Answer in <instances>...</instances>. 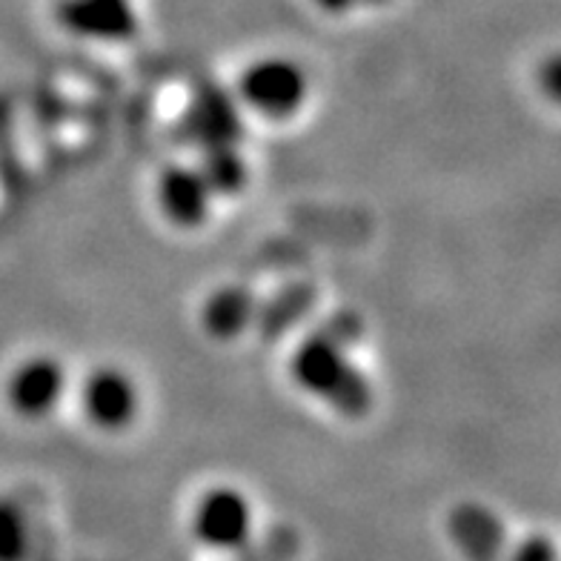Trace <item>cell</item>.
Returning a JSON list of instances; mask_svg holds the SVG:
<instances>
[{
	"label": "cell",
	"instance_id": "obj_14",
	"mask_svg": "<svg viewBox=\"0 0 561 561\" xmlns=\"http://www.w3.org/2000/svg\"><path fill=\"white\" fill-rule=\"evenodd\" d=\"M559 553H556V541L545 533H533L527 536L522 545L507 556V561H556Z\"/></svg>",
	"mask_w": 561,
	"mask_h": 561
},
{
	"label": "cell",
	"instance_id": "obj_5",
	"mask_svg": "<svg viewBox=\"0 0 561 561\" xmlns=\"http://www.w3.org/2000/svg\"><path fill=\"white\" fill-rule=\"evenodd\" d=\"M193 539L207 550H238L244 547L255 527L250 495L244 490L215 484L204 490L193 510Z\"/></svg>",
	"mask_w": 561,
	"mask_h": 561
},
{
	"label": "cell",
	"instance_id": "obj_11",
	"mask_svg": "<svg viewBox=\"0 0 561 561\" xmlns=\"http://www.w3.org/2000/svg\"><path fill=\"white\" fill-rule=\"evenodd\" d=\"M318 304V289L312 284H287L280 287L273 298L259 301V312H255V324L252 330H259L266 339H280L284 333H289L293 327H298V321L310 316Z\"/></svg>",
	"mask_w": 561,
	"mask_h": 561
},
{
	"label": "cell",
	"instance_id": "obj_2",
	"mask_svg": "<svg viewBox=\"0 0 561 561\" xmlns=\"http://www.w3.org/2000/svg\"><path fill=\"white\" fill-rule=\"evenodd\" d=\"M238 104L266 121H289L310 101V78L298 60L264 55L238 75Z\"/></svg>",
	"mask_w": 561,
	"mask_h": 561
},
{
	"label": "cell",
	"instance_id": "obj_1",
	"mask_svg": "<svg viewBox=\"0 0 561 561\" xmlns=\"http://www.w3.org/2000/svg\"><path fill=\"white\" fill-rule=\"evenodd\" d=\"M364 324L353 312H339L316 333L301 339L289 355V378L310 399L350 421L367 419L376 396L362 367L350 358V350L362 339Z\"/></svg>",
	"mask_w": 561,
	"mask_h": 561
},
{
	"label": "cell",
	"instance_id": "obj_15",
	"mask_svg": "<svg viewBox=\"0 0 561 561\" xmlns=\"http://www.w3.org/2000/svg\"><path fill=\"white\" fill-rule=\"evenodd\" d=\"M321 12H327V15H344V12H350V9L355 7V0H312Z\"/></svg>",
	"mask_w": 561,
	"mask_h": 561
},
{
	"label": "cell",
	"instance_id": "obj_4",
	"mask_svg": "<svg viewBox=\"0 0 561 561\" xmlns=\"http://www.w3.org/2000/svg\"><path fill=\"white\" fill-rule=\"evenodd\" d=\"M69 392V373L60 358L49 353L26 355L9 369L3 381V401L18 419L44 421L64 404Z\"/></svg>",
	"mask_w": 561,
	"mask_h": 561
},
{
	"label": "cell",
	"instance_id": "obj_3",
	"mask_svg": "<svg viewBox=\"0 0 561 561\" xmlns=\"http://www.w3.org/2000/svg\"><path fill=\"white\" fill-rule=\"evenodd\" d=\"M78 404L89 427L106 436H118L138 421L144 399L133 373L115 364H101L83 376Z\"/></svg>",
	"mask_w": 561,
	"mask_h": 561
},
{
	"label": "cell",
	"instance_id": "obj_12",
	"mask_svg": "<svg viewBox=\"0 0 561 561\" xmlns=\"http://www.w3.org/2000/svg\"><path fill=\"white\" fill-rule=\"evenodd\" d=\"M198 152V170L207 178L215 198H232V195L244 193L247 181H250V167L241 152V144H209V147H201Z\"/></svg>",
	"mask_w": 561,
	"mask_h": 561
},
{
	"label": "cell",
	"instance_id": "obj_13",
	"mask_svg": "<svg viewBox=\"0 0 561 561\" xmlns=\"http://www.w3.org/2000/svg\"><path fill=\"white\" fill-rule=\"evenodd\" d=\"M30 553V525L12 499H0V561H23Z\"/></svg>",
	"mask_w": 561,
	"mask_h": 561
},
{
	"label": "cell",
	"instance_id": "obj_7",
	"mask_svg": "<svg viewBox=\"0 0 561 561\" xmlns=\"http://www.w3.org/2000/svg\"><path fill=\"white\" fill-rule=\"evenodd\" d=\"M238 106V98L229 95L227 89L204 83L184 112L186 138L198 149L209 144H241L244 126Z\"/></svg>",
	"mask_w": 561,
	"mask_h": 561
},
{
	"label": "cell",
	"instance_id": "obj_8",
	"mask_svg": "<svg viewBox=\"0 0 561 561\" xmlns=\"http://www.w3.org/2000/svg\"><path fill=\"white\" fill-rule=\"evenodd\" d=\"M259 312V296L247 284H221L215 287L201 304V330L213 341L232 344L244 333H250Z\"/></svg>",
	"mask_w": 561,
	"mask_h": 561
},
{
	"label": "cell",
	"instance_id": "obj_6",
	"mask_svg": "<svg viewBox=\"0 0 561 561\" xmlns=\"http://www.w3.org/2000/svg\"><path fill=\"white\" fill-rule=\"evenodd\" d=\"M156 201L167 224L175 229H201L213 215L215 193L198 163H167L158 172Z\"/></svg>",
	"mask_w": 561,
	"mask_h": 561
},
{
	"label": "cell",
	"instance_id": "obj_10",
	"mask_svg": "<svg viewBox=\"0 0 561 561\" xmlns=\"http://www.w3.org/2000/svg\"><path fill=\"white\" fill-rule=\"evenodd\" d=\"M64 23L89 37L124 41L135 32L133 9L124 0H67Z\"/></svg>",
	"mask_w": 561,
	"mask_h": 561
},
{
	"label": "cell",
	"instance_id": "obj_9",
	"mask_svg": "<svg viewBox=\"0 0 561 561\" xmlns=\"http://www.w3.org/2000/svg\"><path fill=\"white\" fill-rule=\"evenodd\" d=\"M447 533L467 561H502L507 533L502 518L484 504H458L447 518Z\"/></svg>",
	"mask_w": 561,
	"mask_h": 561
}]
</instances>
